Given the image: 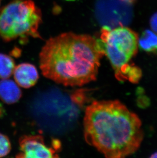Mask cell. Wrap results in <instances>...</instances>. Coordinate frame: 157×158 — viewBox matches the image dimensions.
Returning <instances> with one entry per match:
<instances>
[{
  "mask_svg": "<svg viewBox=\"0 0 157 158\" xmlns=\"http://www.w3.org/2000/svg\"><path fill=\"white\" fill-rule=\"evenodd\" d=\"M141 121L118 100H95L86 107L85 140L107 158H122L136 152L143 139Z\"/></svg>",
  "mask_w": 157,
  "mask_h": 158,
  "instance_id": "obj_2",
  "label": "cell"
},
{
  "mask_svg": "<svg viewBox=\"0 0 157 158\" xmlns=\"http://www.w3.org/2000/svg\"><path fill=\"white\" fill-rule=\"evenodd\" d=\"M98 10L104 26L110 28L128 25L133 18L132 5L120 0H101Z\"/></svg>",
  "mask_w": 157,
  "mask_h": 158,
  "instance_id": "obj_5",
  "label": "cell"
},
{
  "mask_svg": "<svg viewBox=\"0 0 157 158\" xmlns=\"http://www.w3.org/2000/svg\"><path fill=\"white\" fill-rule=\"evenodd\" d=\"M104 53L89 35L64 33L46 41L39 53L45 77L65 87H81L95 81Z\"/></svg>",
  "mask_w": 157,
  "mask_h": 158,
  "instance_id": "obj_1",
  "label": "cell"
},
{
  "mask_svg": "<svg viewBox=\"0 0 157 158\" xmlns=\"http://www.w3.org/2000/svg\"><path fill=\"white\" fill-rule=\"evenodd\" d=\"M150 24L152 30L157 34V12L151 16L150 19Z\"/></svg>",
  "mask_w": 157,
  "mask_h": 158,
  "instance_id": "obj_12",
  "label": "cell"
},
{
  "mask_svg": "<svg viewBox=\"0 0 157 158\" xmlns=\"http://www.w3.org/2000/svg\"><path fill=\"white\" fill-rule=\"evenodd\" d=\"M11 145L7 136L0 133V158L5 157L10 152Z\"/></svg>",
  "mask_w": 157,
  "mask_h": 158,
  "instance_id": "obj_11",
  "label": "cell"
},
{
  "mask_svg": "<svg viewBox=\"0 0 157 158\" xmlns=\"http://www.w3.org/2000/svg\"><path fill=\"white\" fill-rule=\"evenodd\" d=\"M5 113V110L2 105L0 103V118H1L4 116Z\"/></svg>",
  "mask_w": 157,
  "mask_h": 158,
  "instance_id": "obj_14",
  "label": "cell"
},
{
  "mask_svg": "<svg viewBox=\"0 0 157 158\" xmlns=\"http://www.w3.org/2000/svg\"><path fill=\"white\" fill-rule=\"evenodd\" d=\"M65 1H75L77 0H65Z\"/></svg>",
  "mask_w": 157,
  "mask_h": 158,
  "instance_id": "obj_16",
  "label": "cell"
},
{
  "mask_svg": "<svg viewBox=\"0 0 157 158\" xmlns=\"http://www.w3.org/2000/svg\"><path fill=\"white\" fill-rule=\"evenodd\" d=\"M14 75L16 84L19 87L25 89L34 86L39 78L36 68L29 63H22L16 66Z\"/></svg>",
  "mask_w": 157,
  "mask_h": 158,
  "instance_id": "obj_7",
  "label": "cell"
},
{
  "mask_svg": "<svg viewBox=\"0 0 157 158\" xmlns=\"http://www.w3.org/2000/svg\"><path fill=\"white\" fill-rule=\"evenodd\" d=\"M15 67V63L12 57L0 53V79L9 78L14 73Z\"/></svg>",
  "mask_w": 157,
  "mask_h": 158,
  "instance_id": "obj_10",
  "label": "cell"
},
{
  "mask_svg": "<svg viewBox=\"0 0 157 158\" xmlns=\"http://www.w3.org/2000/svg\"><path fill=\"white\" fill-rule=\"evenodd\" d=\"M151 158H157V152H155L151 156Z\"/></svg>",
  "mask_w": 157,
  "mask_h": 158,
  "instance_id": "obj_15",
  "label": "cell"
},
{
  "mask_svg": "<svg viewBox=\"0 0 157 158\" xmlns=\"http://www.w3.org/2000/svg\"><path fill=\"white\" fill-rule=\"evenodd\" d=\"M98 40L104 55L110 60L115 76L138 51V35L125 26L113 28L104 26Z\"/></svg>",
  "mask_w": 157,
  "mask_h": 158,
  "instance_id": "obj_4",
  "label": "cell"
},
{
  "mask_svg": "<svg viewBox=\"0 0 157 158\" xmlns=\"http://www.w3.org/2000/svg\"><path fill=\"white\" fill-rule=\"evenodd\" d=\"M22 96V91L16 82L11 79L0 81V99L8 105L16 103Z\"/></svg>",
  "mask_w": 157,
  "mask_h": 158,
  "instance_id": "obj_8",
  "label": "cell"
},
{
  "mask_svg": "<svg viewBox=\"0 0 157 158\" xmlns=\"http://www.w3.org/2000/svg\"><path fill=\"white\" fill-rule=\"evenodd\" d=\"M19 152L16 158H46L59 157L60 143L54 140L51 146L46 144L40 135H24L19 140Z\"/></svg>",
  "mask_w": 157,
  "mask_h": 158,
  "instance_id": "obj_6",
  "label": "cell"
},
{
  "mask_svg": "<svg viewBox=\"0 0 157 158\" xmlns=\"http://www.w3.org/2000/svg\"><path fill=\"white\" fill-rule=\"evenodd\" d=\"M138 47L144 52L157 53V34L153 31L146 29L138 37Z\"/></svg>",
  "mask_w": 157,
  "mask_h": 158,
  "instance_id": "obj_9",
  "label": "cell"
},
{
  "mask_svg": "<svg viewBox=\"0 0 157 158\" xmlns=\"http://www.w3.org/2000/svg\"><path fill=\"white\" fill-rule=\"evenodd\" d=\"M120 1L123 2L124 3H126V4L132 5V4H134L135 2H136L137 0H120Z\"/></svg>",
  "mask_w": 157,
  "mask_h": 158,
  "instance_id": "obj_13",
  "label": "cell"
},
{
  "mask_svg": "<svg viewBox=\"0 0 157 158\" xmlns=\"http://www.w3.org/2000/svg\"><path fill=\"white\" fill-rule=\"evenodd\" d=\"M42 12L32 0H11L0 11V37L11 42L41 38Z\"/></svg>",
  "mask_w": 157,
  "mask_h": 158,
  "instance_id": "obj_3",
  "label": "cell"
},
{
  "mask_svg": "<svg viewBox=\"0 0 157 158\" xmlns=\"http://www.w3.org/2000/svg\"><path fill=\"white\" fill-rule=\"evenodd\" d=\"M0 3H1V0H0Z\"/></svg>",
  "mask_w": 157,
  "mask_h": 158,
  "instance_id": "obj_17",
  "label": "cell"
}]
</instances>
